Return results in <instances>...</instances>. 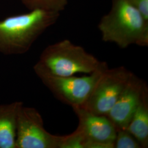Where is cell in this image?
<instances>
[{
    "mask_svg": "<svg viewBox=\"0 0 148 148\" xmlns=\"http://www.w3.org/2000/svg\"><path fill=\"white\" fill-rule=\"evenodd\" d=\"M108 66L85 76L38 77L58 100L73 108L82 107L88 99L93 87Z\"/></svg>",
    "mask_w": 148,
    "mask_h": 148,
    "instance_id": "8992f818",
    "label": "cell"
},
{
    "mask_svg": "<svg viewBox=\"0 0 148 148\" xmlns=\"http://www.w3.org/2000/svg\"><path fill=\"white\" fill-rule=\"evenodd\" d=\"M73 109L79 119L75 131L82 138L84 148H114L117 130L108 117L95 114L82 107Z\"/></svg>",
    "mask_w": 148,
    "mask_h": 148,
    "instance_id": "52a82bcc",
    "label": "cell"
},
{
    "mask_svg": "<svg viewBox=\"0 0 148 148\" xmlns=\"http://www.w3.org/2000/svg\"><path fill=\"white\" fill-rule=\"evenodd\" d=\"M102 40L126 48L148 45V21L128 0H112L109 12L98 24Z\"/></svg>",
    "mask_w": 148,
    "mask_h": 148,
    "instance_id": "3957f363",
    "label": "cell"
},
{
    "mask_svg": "<svg viewBox=\"0 0 148 148\" xmlns=\"http://www.w3.org/2000/svg\"><path fill=\"white\" fill-rule=\"evenodd\" d=\"M132 74L124 66L106 69L96 82L82 108L95 114L106 116Z\"/></svg>",
    "mask_w": 148,
    "mask_h": 148,
    "instance_id": "277c9868",
    "label": "cell"
},
{
    "mask_svg": "<svg viewBox=\"0 0 148 148\" xmlns=\"http://www.w3.org/2000/svg\"><path fill=\"white\" fill-rule=\"evenodd\" d=\"M23 104L15 101L0 105V148H16L17 116Z\"/></svg>",
    "mask_w": 148,
    "mask_h": 148,
    "instance_id": "9c48e42d",
    "label": "cell"
},
{
    "mask_svg": "<svg viewBox=\"0 0 148 148\" xmlns=\"http://www.w3.org/2000/svg\"><path fill=\"white\" fill-rule=\"evenodd\" d=\"M82 47L69 40L51 45L41 54L34 70L38 77H67L78 73L90 74L108 66Z\"/></svg>",
    "mask_w": 148,
    "mask_h": 148,
    "instance_id": "7a4b0ae2",
    "label": "cell"
},
{
    "mask_svg": "<svg viewBox=\"0 0 148 148\" xmlns=\"http://www.w3.org/2000/svg\"><path fill=\"white\" fill-rule=\"evenodd\" d=\"M114 148H141L142 147L127 129H121L117 130Z\"/></svg>",
    "mask_w": 148,
    "mask_h": 148,
    "instance_id": "7c38bea8",
    "label": "cell"
},
{
    "mask_svg": "<svg viewBox=\"0 0 148 148\" xmlns=\"http://www.w3.org/2000/svg\"><path fill=\"white\" fill-rule=\"evenodd\" d=\"M145 82L133 73L121 94L106 115L116 130L127 129L145 91Z\"/></svg>",
    "mask_w": 148,
    "mask_h": 148,
    "instance_id": "ba28073f",
    "label": "cell"
},
{
    "mask_svg": "<svg viewBox=\"0 0 148 148\" xmlns=\"http://www.w3.org/2000/svg\"><path fill=\"white\" fill-rule=\"evenodd\" d=\"M30 10L43 9L60 12L68 5V0H21Z\"/></svg>",
    "mask_w": 148,
    "mask_h": 148,
    "instance_id": "8fae6325",
    "label": "cell"
},
{
    "mask_svg": "<svg viewBox=\"0 0 148 148\" xmlns=\"http://www.w3.org/2000/svg\"><path fill=\"white\" fill-rule=\"evenodd\" d=\"M59 16L58 12L35 9L0 21V53H26L39 36L56 23Z\"/></svg>",
    "mask_w": 148,
    "mask_h": 148,
    "instance_id": "6da1fadb",
    "label": "cell"
},
{
    "mask_svg": "<svg viewBox=\"0 0 148 148\" xmlns=\"http://www.w3.org/2000/svg\"><path fill=\"white\" fill-rule=\"evenodd\" d=\"M143 18L148 21V0H128Z\"/></svg>",
    "mask_w": 148,
    "mask_h": 148,
    "instance_id": "4fadbf2b",
    "label": "cell"
},
{
    "mask_svg": "<svg viewBox=\"0 0 148 148\" xmlns=\"http://www.w3.org/2000/svg\"><path fill=\"white\" fill-rule=\"evenodd\" d=\"M127 130L136 138L142 148H148V89L144 93Z\"/></svg>",
    "mask_w": 148,
    "mask_h": 148,
    "instance_id": "30bf717a",
    "label": "cell"
},
{
    "mask_svg": "<svg viewBox=\"0 0 148 148\" xmlns=\"http://www.w3.org/2000/svg\"><path fill=\"white\" fill-rule=\"evenodd\" d=\"M63 139L48 132L35 108L21 105L16 120V148H61Z\"/></svg>",
    "mask_w": 148,
    "mask_h": 148,
    "instance_id": "5b68a950",
    "label": "cell"
}]
</instances>
